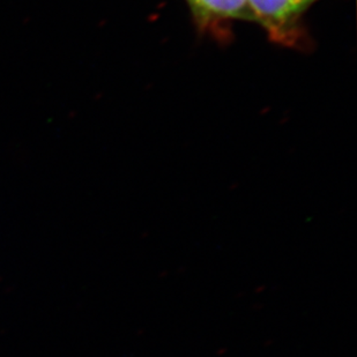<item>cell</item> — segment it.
I'll return each mask as SVG.
<instances>
[{
	"label": "cell",
	"mask_w": 357,
	"mask_h": 357,
	"mask_svg": "<svg viewBox=\"0 0 357 357\" xmlns=\"http://www.w3.org/2000/svg\"><path fill=\"white\" fill-rule=\"evenodd\" d=\"M319 0H248L253 21L265 29L271 40L294 45L302 36L304 14Z\"/></svg>",
	"instance_id": "1"
},
{
	"label": "cell",
	"mask_w": 357,
	"mask_h": 357,
	"mask_svg": "<svg viewBox=\"0 0 357 357\" xmlns=\"http://www.w3.org/2000/svg\"><path fill=\"white\" fill-rule=\"evenodd\" d=\"M202 26L222 20L253 21L248 0H186Z\"/></svg>",
	"instance_id": "2"
}]
</instances>
